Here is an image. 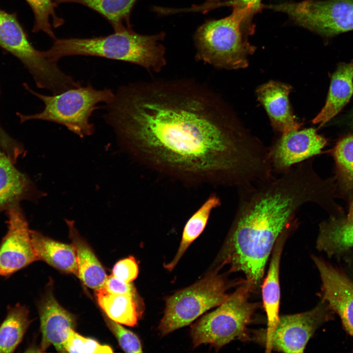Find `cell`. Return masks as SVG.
<instances>
[{
	"mask_svg": "<svg viewBox=\"0 0 353 353\" xmlns=\"http://www.w3.org/2000/svg\"><path fill=\"white\" fill-rule=\"evenodd\" d=\"M106 121L146 167L189 184L247 187L263 179L268 149L204 84L188 79L122 86Z\"/></svg>",
	"mask_w": 353,
	"mask_h": 353,
	"instance_id": "obj_1",
	"label": "cell"
},
{
	"mask_svg": "<svg viewBox=\"0 0 353 353\" xmlns=\"http://www.w3.org/2000/svg\"><path fill=\"white\" fill-rule=\"evenodd\" d=\"M237 190L234 217L211 269L228 264L231 271L243 273L255 287L284 228L307 203L326 208L330 183L317 175L310 162L303 161L278 177Z\"/></svg>",
	"mask_w": 353,
	"mask_h": 353,
	"instance_id": "obj_2",
	"label": "cell"
},
{
	"mask_svg": "<svg viewBox=\"0 0 353 353\" xmlns=\"http://www.w3.org/2000/svg\"><path fill=\"white\" fill-rule=\"evenodd\" d=\"M165 37L163 31L146 35L126 27L105 36L56 38L44 53L54 62L65 56H93L134 64L149 72L159 73L166 64L165 48L160 43Z\"/></svg>",
	"mask_w": 353,
	"mask_h": 353,
	"instance_id": "obj_3",
	"label": "cell"
},
{
	"mask_svg": "<svg viewBox=\"0 0 353 353\" xmlns=\"http://www.w3.org/2000/svg\"><path fill=\"white\" fill-rule=\"evenodd\" d=\"M253 16L248 9L234 7L225 18L205 21L194 34L196 59L218 68H246L255 50L248 41L254 31Z\"/></svg>",
	"mask_w": 353,
	"mask_h": 353,
	"instance_id": "obj_4",
	"label": "cell"
},
{
	"mask_svg": "<svg viewBox=\"0 0 353 353\" xmlns=\"http://www.w3.org/2000/svg\"><path fill=\"white\" fill-rule=\"evenodd\" d=\"M24 86L43 101L44 108L34 114L18 113L21 123L33 120L53 122L65 126L81 138L91 135L95 131L90 118L98 108L97 105L101 102L110 103L115 95L109 89L98 90L90 84L80 85L51 96L37 93L27 84L24 83Z\"/></svg>",
	"mask_w": 353,
	"mask_h": 353,
	"instance_id": "obj_5",
	"label": "cell"
},
{
	"mask_svg": "<svg viewBox=\"0 0 353 353\" xmlns=\"http://www.w3.org/2000/svg\"><path fill=\"white\" fill-rule=\"evenodd\" d=\"M254 288L246 280L215 310L193 324L190 335L194 348L209 344L219 350L236 338L245 337L247 326L258 307V303L249 300Z\"/></svg>",
	"mask_w": 353,
	"mask_h": 353,
	"instance_id": "obj_6",
	"label": "cell"
},
{
	"mask_svg": "<svg viewBox=\"0 0 353 353\" xmlns=\"http://www.w3.org/2000/svg\"><path fill=\"white\" fill-rule=\"evenodd\" d=\"M0 47L23 64L39 88L56 94L79 84L62 72L56 62L46 57L43 51L34 48L15 13L0 8Z\"/></svg>",
	"mask_w": 353,
	"mask_h": 353,
	"instance_id": "obj_7",
	"label": "cell"
},
{
	"mask_svg": "<svg viewBox=\"0 0 353 353\" xmlns=\"http://www.w3.org/2000/svg\"><path fill=\"white\" fill-rule=\"evenodd\" d=\"M232 284L224 275L210 270L202 279L168 297L158 328L161 335L190 324L208 310L221 304L228 299L227 291Z\"/></svg>",
	"mask_w": 353,
	"mask_h": 353,
	"instance_id": "obj_8",
	"label": "cell"
},
{
	"mask_svg": "<svg viewBox=\"0 0 353 353\" xmlns=\"http://www.w3.org/2000/svg\"><path fill=\"white\" fill-rule=\"evenodd\" d=\"M263 8L285 13L299 25L325 37L353 30V0H305Z\"/></svg>",
	"mask_w": 353,
	"mask_h": 353,
	"instance_id": "obj_9",
	"label": "cell"
},
{
	"mask_svg": "<svg viewBox=\"0 0 353 353\" xmlns=\"http://www.w3.org/2000/svg\"><path fill=\"white\" fill-rule=\"evenodd\" d=\"M328 307L323 300L304 312L280 316L272 335L261 341L266 352L272 350L301 353L318 328L328 318Z\"/></svg>",
	"mask_w": 353,
	"mask_h": 353,
	"instance_id": "obj_10",
	"label": "cell"
},
{
	"mask_svg": "<svg viewBox=\"0 0 353 353\" xmlns=\"http://www.w3.org/2000/svg\"><path fill=\"white\" fill-rule=\"evenodd\" d=\"M7 209L8 230L0 244V276L5 277L37 260L23 213L18 204Z\"/></svg>",
	"mask_w": 353,
	"mask_h": 353,
	"instance_id": "obj_11",
	"label": "cell"
},
{
	"mask_svg": "<svg viewBox=\"0 0 353 353\" xmlns=\"http://www.w3.org/2000/svg\"><path fill=\"white\" fill-rule=\"evenodd\" d=\"M326 143V139L313 128L282 133L268 149L273 173L283 174L294 166L321 153Z\"/></svg>",
	"mask_w": 353,
	"mask_h": 353,
	"instance_id": "obj_12",
	"label": "cell"
},
{
	"mask_svg": "<svg viewBox=\"0 0 353 353\" xmlns=\"http://www.w3.org/2000/svg\"><path fill=\"white\" fill-rule=\"evenodd\" d=\"M322 282L323 300L340 317L353 337V283L346 275L322 259L313 255Z\"/></svg>",
	"mask_w": 353,
	"mask_h": 353,
	"instance_id": "obj_13",
	"label": "cell"
},
{
	"mask_svg": "<svg viewBox=\"0 0 353 353\" xmlns=\"http://www.w3.org/2000/svg\"><path fill=\"white\" fill-rule=\"evenodd\" d=\"M299 226L298 218L289 224L277 239L272 251L267 275L262 286L263 305L265 311L267 324L265 331L257 333L260 341L269 337L274 332L279 318L280 286L279 281V265L285 243Z\"/></svg>",
	"mask_w": 353,
	"mask_h": 353,
	"instance_id": "obj_14",
	"label": "cell"
},
{
	"mask_svg": "<svg viewBox=\"0 0 353 353\" xmlns=\"http://www.w3.org/2000/svg\"><path fill=\"white\" fill-rule=\"evenodd\" d=\"M39 313L42 333L39 351L45 352L53 345L58 352H65L64 345L76 326L74 316L58 303L50 291L40 302Z\"/></svg>",
	"mask_w": 353,
	"mask_h": 353,
	"instance_id": "obj_15",
	"label": "cell"
},
{
	"mask_svg": "<svg viewBox=\"0 0 353 353\" xmlns=\"http://www.w3.org/2000/svg\"><path fill=\"white\" fill-rule=\"evenodd\" d=\"M292 89L288 84L270 80L256 90L257 99L265 108L272 127L282 133L301 129L303 125L290 106L288 96Z\"/></svg>",
	"mask_w": 353,
	"mask_h": 353,
	"instance_id": "obj_16",
	"label": "cell"
},
{
	"mask_svg": "<svg viewBox=\"0 0 353 353\" xmlns=\"http://www.w3.org/2000/svg\"><path fill=\"white\" fill-rule=\"evenodd\" d=\"M18 157L0 147V210L36 192L28 178L16 167Z\"/></svg>",
	"mask_w": 353,
	"mask_h": 353,
	"instance_id": "obj_17",
	"label": "cell"
},
{
	"mask_svg": "<svg viewBox=\"0 0 353 353\" xmlns=\"http://www.w3.org/2000/svg\"><path fill=\"white\" fill-rule=\"evenodd\" d=\"M69 236L77 257V277L87 287L94 290L103 288L107 276L94 251L79 233L74 221L65 220Z\"/></svg>",
	"mask_w": 353,
	"mask_h": 353,
	"instance_id": "obj_18",
	"label": "cell"
},
{
	"mask_svg": "<svg viewBox=\"0 0 353 353\" xmlns=\"http://www.w3.org/2000/svg\"><path fill=\"white\" fill-rule=\"evenodd\" d=\"M30 235L37 260H42L63 272L77 276L76 253L72 243L56 241L35 230H31Z\"/></svg>",
	"mask_w": 353,
	"mask_h": 353,
	"instance_id": "obj_19",
	"label": "cell"
},
{
	"mask_svg": "<svg viewBox=\"0 0 353 353\" xmlns=\"http://www.w3.org/2000/svg\"><path fill=\"white\" fill-rule=\"evenodd\" d=\"M353 93V60L342 63L333 73L325 105L313 119L314 124L324 126L349 101Z\"/></svg>",
	"mask_w": 353,
	"mask_h": 353,
	"instance_id": "obj_20",
	"label": "cell"
},
{
	"mask_svg": "<svg viewBox=\"0 0 353 353\" xmlns=\"http://www.w3.org/2000/svg\"><path fill=\"white\" fill-rule=\"evenodd\" d=\"M98 303L108 317L120 324L134 327L144 310L139 295L110 293L104 288L95 290Z\"/></svg>",
	"mask_w": 353,
	"mask_h": 353,
	"instance_id": "obj_21",
	"label": "cell"
},
{
	"mask_svg": "<svg viewBox=\"0 0 353 353\" xmlns=\"http://www.w3.org/2000/svg\"><path fill=\"white\" fill-rule=\"evenodd\" d=\"M353 247V222L331 217L319 225L316 248L328 256Z\"/></svg>",
	"mask_w": 353,
	"mask_h": 353,
	"instance_id": "obj_22",
	"label": "cell"
},
{
	"mask_svg": "<svg viewBox=\"0 0 353 353\" xmlns=\"http://www.w3.org/2000/svg\"><path fill=\"white\" fill-rule=\"evenodd\" d=\"M221 203L219 197L212 194L190 217L184 227L177 252L171 262L164 264L165 269L170 271L174 269L188 248L204 231L212 210Z\"/></svg>",
	"mask_w": 353,
	"mask_h": 353,
	"instance_id": "obj_23",
	"label": "cell"
},
{
	"mask_svg": "<svg viewBox=\"0 0 353 353\" xmlns=\"http://www.w3.org/2000/svg\"><path fill=\"white\" fill-rule=\"evenodd\" d=\"M57 4L76 3L84 5L104 17L114 31L131 27L130 15L137 0H54Z\"/></svg>",
	"mask_w": 353,
	"mask_h": 353,
	"instance_id": "obj_24",
	"label": "cell"
},
{
	"mask_svg": "<svg viewBox=\"0 0 353 353\" xmlns=\"http://www.w3.org/2000/svg\"><path fill=\"white\" fill-rule=\"evenodd\" d=\"M27 308L20 303L8 306L0 326V353H13L22 341L30 323Z\"/></svg>",
	"mask_w": 353,
	"mask_h": 353,
	"instance_id": "obj_25",
	"label": "cell"
},
{
	"mask_svg": "<svg viewBox=\"0 0 353 353\" xmlns=\"http://www.w3.org/2000/svg\"><path fill=\"white\" fill-rule=\"evenodd\" d=\"M333 155L340 186L344 191L350 193L353 191V135L338 142Z\"/></svg>",
	"mask_w": 353,
	"mask_h": 353,
	"instance_id": "obj_26",
	"label": "cell"
},
{
	"mask_svg": "<svg viewBox=\"0 0 353 353\" xmlns=\"http://www.w3.org/2000/svg\"><path fill=\"white\" fill-rule=\"evenodd\" d=\"M34 15V24L32 31H42L53 40L56 39L52 30L51 21L54 27L63 24V20L55 12L56 3L54 0H25Z\"/></svg>",
	"mask_w": 353,
	"mask_h": 353,
	"instance_id": "obj_27",
	"label": "cell"
},
{
	"mask_svg": "<svg viewBox=\"0 0 353 353\" xmlns=\"http://www.w3.org/2000/svg\"><path fill=\"white\" fill-rule=\"evenodd\" d=\"M65 352L68 353H112V348L102 345L91 338H86L71 329L64 345Z\"/></svg>",
	"mask_w": 353,
	"mask_h": 353,
	"instance_id": "obj_28",
	"label": "cell"
},
{
	"mask_svg": "<svg viewBox=\"0 0 353 353\" xmlns=\"http://www.w3.org/2000/svg\"><path fill=\"white\" fill-rule=\"evenodd\" d=\"M106 323L110 330L117 339L122 350L126 353H142V347L138 337L132 331L125 328L121 325L109 318Z\"/></svg>",
	"mask_w": 353,
	"mask_h": 353,
	"instance_id": "obj_29",
	"label": "cell"
},
{
	"mask_svg": "<svg viewBox=\"0 0 353 353\" xmlns=\"http://www.w3.org/2000/svg\"><path fill=\"white\" fill-rule=\"evenodd\" d=\"M138 266L133 256L121 259L116 263L112 270V275L126 283L132 282L138 276Z\"/></svg>",
	"mask_w": 353,
	"mask_h": 353,
	"instance_id": "obj_30",
	"label": "cell"
},
{
	"mask_svg": "<svg viewBox=\"0 0 353 353\" xmlns=\"http://www.w3.org/2000/svg\"><path fill=\"white\" fill-rule=\"evenodd\" d=\"M108 292L120 295H139L134 285L123 281L112 275L107 276L103 287Z\"/></svg>",
	"mask_w": 353,
	"mask_h": 353,
	"instance_id": "obj_31",
	"label": "cell"
},
{
	"mask_svg": "<svg viewBox=\"0 0 353 353\" xmlns=\"http://www.w3.org/2000/svg\"><path fill=\"white\" fill-rule=\"evenodd\" d=\"M262 0H230V6L242 9H248L254 15L263 8Z\"/></svg>",
	"mask_w": 353,
	"mask_h": 353,
	"instance_id": "obj_32",
	"label": "cell"
},
{
	"mask_svg": "<svg viewBox=\"0 0 353 353\" xmlns=\"http://www.w3.org/2000/svg\"><path fill=\"white\" fill-rule=\"evenodd\" d=\"M224 6H230V0H206L201 5H194L192 9L204 13L214 8Z\"/></svg>",
	"mask_w": 353,
	"mask_h": 353,
	"instance_id": "obj_33",
	"label": "cell"
},
{
	"mask_svg": "<svg viewBox=\"0 0 353 353\" xmlns=\"http://www.w3.org/2000/svg\"><path fill=\"white\" fill-rule=\"evenodd\" d=\"M16 141L10 137L0 126V146L7 148L14 145Z\"/></svg>",
	"mask_w": 353,
	"mask_h": 353,
	"instance_id": "obj_34",
	"label": "cell"
},
{
	"mask_svg": "<svg viewBox=\"0 0 353 353\" xmlns=\"http://www.w3.org/2000/svg\"><path fill=\"white\" fill-rule=\"evenodd\" d=\"M346 219L350 222H353V201L350 206L348 214Z\"/></svg>",
	"mask_w": 353,
	"mask_h": 353,
	"instance_id": "obj_35",
	"label": "cell"
}]
</instances>
